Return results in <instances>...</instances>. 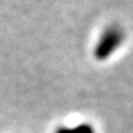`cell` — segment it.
I'll use <instances>...</instances> for the list:
<instances>
[{
	"instance_id": "1",
	"label": "cell",
	"mask_w": 133,
	"mask_h": 133,
	"mask_svg": "<svg viewBox=\"0 0 133 133\" xmlns=\"http://www.w3.org/2000/svg\"><path fill=\"white\" fill-rule=\"evenodd\" d=\"M124 40V32L118 26H110L103 30L101 34L96 48H94V57L99 61L109 58Z\"/></svg>"
},
{
	"instance_id": "2",
	"label": "cell",
	"mask_w": 133,
	"mask_h": 133,
	"mask_svg": "<svg viewBox=\"0 0 133 133\" xmlns=\"http://www.w3.org/2000/svg\"><path fill=\"white\" fill-rule=\"evenodd\" d=\"M57 133H94V129L89 124H79L72 128H67V127L59 128Z\"/></svg>"
}]
</instances>
